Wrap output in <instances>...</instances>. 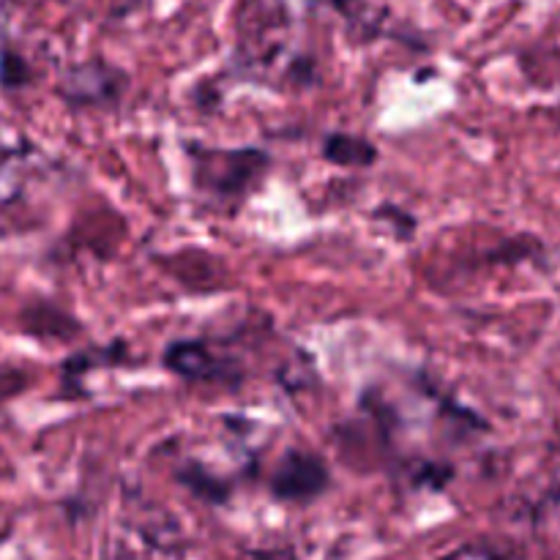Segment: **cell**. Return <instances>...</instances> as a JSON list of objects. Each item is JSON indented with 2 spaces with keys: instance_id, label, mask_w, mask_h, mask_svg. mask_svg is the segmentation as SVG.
Listing matches in <instances>:
<instances>
[{
  "instance_id": "obj_2",
  "label": "cell",
  "mask_w": 560,
  "mask_h": 560,
  "mask_svg": "<svg viewBox=\"0 0 560 560\" xmlns=\"http://www.w3.org/2000/svg\"><path fill=\"white\" fill-rule=\"evenodd\" d=\"M162 364L186 383H219L230 388H238L244 383L241 361L213 350L206 339H173L164 348Z\"/></svg>"
},
{
  "instance_id": "obj_4",
  "label": "cell",
  "mask_w": 560,
  "mask_h": 560,
  "mask_svg": "<svg viewBox=\"0 0 560 560\" xmlns=\"http://www.w3.org/2000/svg\"><path fill=\"white\" fill-rule=\"evenodd\" d=\"M71 80L88 82V88H77V91H69L71 102H85V104H109L120 102L126 85H129V77L120 69H113V66L93 63L82 66L80 71H74Z\"/></svg>"
},
{
  "instance_id": "obj_1",
  "label": "cell",
  "mask_w": 560,
  "mask_h": 560,
  "mask_svg": "<svg viewBox=\"0 0 560 560\" xmlns=\"http://www.w3.org/2000/svg\"><path fill=\"white\" fill-rule=\"evenodd\" d=\"M186 151L195 159L197 189L219 197L246 195L260 180V175H266V170L271 167V153L257 145L211 151V148H202L195 142Z\"/></svg>"
},
{
  "instance_id": "obj_3",
  "label": "cell",
  "mask_w": 560,
  "mask_h": 560,
  "mask_svg": "<svg viewBox=\"0 0 560 560\" xmlns=\"http://www.w3.org/2000/svg\"><path fill=\"white\" fill-rule=\"evenodd\" d=\"M331 487V470L323 457L290 448L271 476V495L284 503H310Z\"/></svg>"
},
{
  "instance_id": "obj_6",
  "label": "cell",
  "mask_w": 560,
  "mask_h": 560,
  "mask_svg": "<svg viewBox=\"0 0 560 560\" xmlns=\"http://www.w3.org/2000/svg\"><path fill=\"white\" fill-rule=\"evenodd\" d=\"M175 479L186 487L189 492H195L197 498L202 501H211V503H224L230 498V485L228 481L217 479L211 470L202 468L200 463H189L186 468H180L175 474Z\"/></svg>"
},
{
  "instance_id": "obj_5",
  "label": "cell",
  "mask_w": 560,
  "mask_h": 560,
  "mask_svg": "<svg viewBox=\"0 0 560 560\" xmlns=\"http://www.w3.org/2000/svg\"><path fill=\"white\" fill-rule=\"evenodd\" d=\"M323 159L337 167H350V170H370L375 167L381 151L372 140L359 135H348V131H331L323 140Z\"/></svg>"
}]
</instances>
